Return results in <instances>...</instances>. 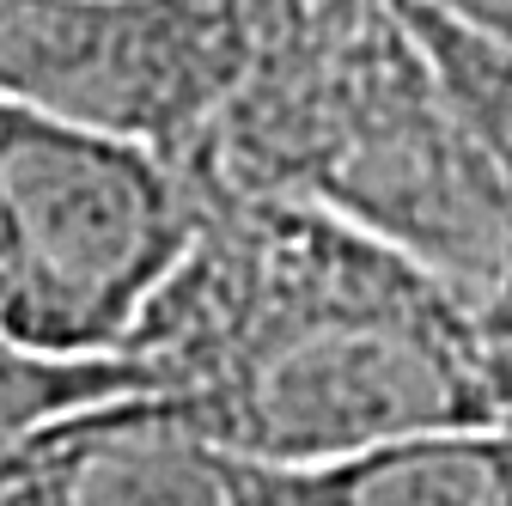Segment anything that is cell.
<instances>
[{"mask_svg":"<svg viewBox=\"0 0 512 506\" xmlns=\"http://www.w3.org/2000/svg\"><path fill=\"white\" fill-rule=\"evenodd\" d=\"M122 354L202 433L275 470L512 421V360L476 311L384 238L287 196L202 183V226Z\"/></svg>","mask_w":512,"mask_h":506,"instance_id":"1","label":"cell"},{"mask_svg":"<svg viewBox=\"0 0 512 506\" xmlns=\"http://www.w3.org/2000/svg\"><path fill=\"white\" fill-rule=\"evenodd\" d=\"M183 171L384 238L452 287L512 360V183L403 0H287Z\"/></svg>","mask_w":512,"mask_h":506,"instance_id":"2","label":"cell"},{"mask_svg":"<svg viewBox=\"0 0 512 506\" xmlns=\"http://www.w3.org/2000/svg\"><path fill=\"white\" fill-rule=\"evenodd\" d=\"M0 208V330L49 354H122L202 226V183L171 153L0 92Z\"/></svg>","mask_w":512,"mask_h":506,"instance_id":"3","label":"cell"},{"mask_svg":"<svg viewBox=\"0 0 512 506\" xmlns=\"http://www.w3.org/2000/svg\"><path fill=\"white\" fill-rule=\"evenodd\" d=\"M287 0H0V92L183 159Z\"/></svg>","mask_w":512,"mask_h":506,"instance_id":"4","label":"cell"},{"mask_svg":"<svg viewBox=\"0 0 512 506\" xmlns=\"http://www.w3.org/2000/svg\"><path fill=\"white\" fill-rule=\"evenodd\" d=\"M0 506H269V464L202 433L171 391H128L61 415Z\"/></svg>","mask_w":512,"mask_h":506,"instance_id":"5","label":"cell"},{"mask_svg":"<svg viewBox=\"0 0 512 506\" xmlns=\"http://www.w3.org/2000/svg\"><path fill=\"white\" fill-rule=\"evenodd\" d=\"M269 506H512V421L427 427L330 464H269Z\"/></svg>","mask_w":512,"mask_h":506,"instance_id":"6","label":"cell"},{"mask_svg":"<svg viewBox=\"0 0 512 506\" xmlns=\"http://www.w3.org/2000/svg\"><path fill=\"white\" fill-rule=\"evenodd\" d=\"M128 391H159V372L141 354H49L0 330V488L61 415Z\"/></svg>","mask_w":512,"mask_h":506,"instance_id":"7","label":"cell"},{"mask_svg":"<svg viewBox=\"0 0 512 506\" xmlns=\"http://www.w3.org/2000/svg\"><path fill=\"white\" fill-rule=\"evenodd\" d=\"M403 7L421 31L427 55H433L445 92L458 98L470 129L482 135V147L494 153V165L512 183V49L458 25V19H445V13H433V7H421V0H403Z\"/></svg>","mask_w":512,"mask_h":506,"instance_id":"8","label":"cell"},{"mask_svg":"<svg viewBox=\"0 0 512 506\" xmlns=\"http://www.w3.org/2000/svg\"><path fill=\"white\" fill-rule=\"evenodd\" d=\"M421 7H433V13H445V19H458V25L512 49V0H421Z\"/></svg>","mask_w":512,"mask_h":506,"instance_id":"9","label":"cell"},{"mask_svg":"<svg viewBox=\"0 0 512 506\" xmlns=\"http://www.w3.org/2000/svg\"><path fill=\"white\" fill-rule=\"evenodd\" d=\"M7 263H13V238H7V208H0V281H7Z\"/></svg>","mask_w":512,"mask_h":506,"instance_id":"10","label":"cell"}]
</instances>
